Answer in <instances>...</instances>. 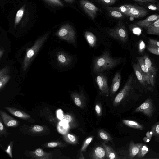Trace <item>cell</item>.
Returning a JSON list of instances; mask_svg holds the SVG:
<instances>
[{
    "label": "cell",
    "instance_id": "cell-30",
    "mask_svg": "<svg viewBox=\"0 0 159 159\" xmlns=\"http://www.w3.org/2000/svg\"><path fill=\"white\" fill-rule=\"evenodd\" d=\"M139 4L153 11H159V8L157 5H156L154 3L148 2H139Z\"/></svg>",
    "mask_w": 159,
    "mask_h": 159
},
{
    "label": "cell",
    "instance_id": "cell-9",
    "mask_svg": "<svg viewBox=\"0 0 159 159\" xmlns=\"http://www.w3.org/2000/svg\"><path fill=\"white\" fill-rule=\"evenodd\" d=\"M128 8L129 16L138 18L146 16L148 13V11L144 8L139 6L132 5H125Z\"/></svg>",
    "mask_w": 159,
    "mask_h": 159
},
{
    "label": "cell",
    "instance_id": "cell-13",
    "mask_svg": "<svg viewBox=\"0 0 159 159\" xmlns=\"http://www.w3.org/2000/svg\"><path fill=\"white\" fill-rule=\"evenodd\" d=\"M71 97L74 103L77 107L81 108L85 107L86 98L84 94L81 92H74L71 93Z\"/></svg>",
    "mask_w": 159,
    "mask_h": 159
},
{
    "label": "cell",
    "instance_id": "cell-35",
    "mask_svg": "<svg viewBox=\"0 0 159 159\" xmlns=\"http://www.w3.org/2000/svg\"><path fill=\"white\" fill-rule=\"evenodd\" d=\"M114 8L125 15L129 16V8L125 5H123L118 7H114Z\"/></svg>",
    "mask_w": 159,
    "mask_h": 159
},
{
    "label": "cell",
    "instance_id": "cell-6",
    "mask_svg": "<svg viewBox=\"0 0 159 159\" xmlns=\"http://www.w3.org/2000/svg\"><path fill=\"white\" fill-rule=\"evenodd\" d=\"M96 75L95 81L101 94L106 97H108L110 94V88L106 76L104 72L99 73Z\"/></svg>",
    "mask_w": 159,
    "mask_h": 159
},
{
    "label": "cell",
    "instance_id": "cell-41",
    "mask_svg": "<svg viewBox=\"0 0 159 159\" xmlns=\"http://www.w3.org/2000/svg\"><path fill=\"white\" fill-rule=\"evenodd\" d=\"M13 142L11 141L8 145L7 149L5 150V152L11 158H13L12 154V150L13 148Z\"/></svg>",
    "mask_w": 159,
    "mask_h": 159
},
{
    "label": "cell",
    "instance_id": "cell-38",
    "mask_svg": "<svg viewBox=\"0 0 159 159\" xmlns=\"http://www.w3.org/2000/svg\"><path fill=\"white\" fill-rule=\"evenodd\" d=\"M151 131L153 133V136L159 138V122L156 123L152 126Z\"/></svg>",
    "mask_w": 159,
    "mask_h": 159
},
{
    "label": "cell",
    "instance_id": "cell-37",
    "mask_svg": "<svg viewBox=\"0 0 159 159\" xmlns=\"http://www.w3.org/2000/svg\"><path fill=\"white\" fill-rule=\"evenodd\" d=\"M10 77L8 75H4L0 77V89H1L5 86L8 81Z\"/></svg>",
    "mask_w": 159,
    "mask_h": 159
},
{
    "label": "cell",
    "instance_id": "cell-10",
    "mask_svg": "<svg viewBox=\"0 0 159 159\" xmlns=\"http://www.w3.org/2000/svg\"><path fill=\"white\" fill-rule=\"evenodd\" d=\"M144 62L148 67L149 71L150 77V83L151 85L154 86L155 85V80L157 75V70L149 57L146 55L143 57Z\"/></svg>",
    "mask_w": 159,
    "mask_h": 159
},
{
    "label": "cell",
    "instance_id": "cell-7",
    "mask_svg": "<svg viewBox=\"0 0 159 159\" xmlns=\"http://www.w3.org/2000/svg\"><path fill=\"white\" fill-rule=\"evenodd\" d=\"M155 107L152 100L147 99L135 110L134 112H141L151 118L154 112Z\"/></svg>",
    "mask_w": 159,
    "mask_h": 159
},
{
    "label": "cell",
    "instance_id": "cell-19",
    "mask_svg": "<svg viewBox=\"0 0 159 159\" xmlns=\"http://www.w3.org/2000/svg\"><path fill=\"white\" fill-rule=\"evenodd\" d=\"M143 144L142 143H135L133 141H131L129 146L128 158L132 159L135 157Z\"/></svg>",
    "mask_w": 159,
    "mask_h": 159
},
{
    "label": "cell",
    "instance_id": "cell-8",
    "mask_svg": "<svg viewBox=\"0 0 159 159\" xmlns=\"http://www.w3.org/2000/svg\"><path fill=\"white\" fill-rule=\"evenodd\" d=\"M80 5L85 13L92 20H94L98 8L92 3L87 0H80Z\"/></svg>",
    "mask_w": 159,
    "mask_h": 159
},
{
    "label": "cell",
    "instance_id": "cell-49",
    "mask_svg": "<svg viewBox=\"0 0 159 159\" xmlns=\"http://www.w3.org/2000/svg\"><path fill=\"white\" fill-rule=\"evenodd\" d=\"M146 135L147 137L151 139L153 136V133L152 131H148L146 133Z\"/></svg>",
    "mask_w": 159,
    "mask_h": 159
},
{
    "label": "cell",
    "instance_id": "cell-22",
    "mask_svg": "<svg viewBox=\"0 0 159 159\" xmlns=\"http://www.w3.org/2000/svg\"><path fill=\"white\" fill-rule=\"evenodd\" d=\"M103 147L104 148L106 154V157L110 159L120 158L116 152L110 146L106 145L103 142L102 143Z\"/></svg>",
    "mask_w": 159,
    "mask_h": 159
},
{
    "label": "cell",
    "instance_id": "cell-28",
    "mask_svg": "<svg viewBox=\"0 0 159 159\" xmlns=\"http://www.w3.org/2000/svg\"><path fill=\"white\" fill-rule=\"evenodd\" d=\"M106 8L109 14L112 17L116 18H121L125 15L116 10L114 7H106Z\"/></svg>",
    "mask_w": 159,
    "mask_h": 159
},
{
    "label": "cell",
    "instance_id": "cell-2",
    "mask_svg": "<svg viewBox=\"0 0 159 159\" xmlns=\"http://www.w3.org/2000/svg\"><path fill=\"white\" fill-rule=\"evenodd\" d=\"M49 34V33H48L39 38L31 48L28 49L23 62V71H25L27 69L38 52L44 43L48 39Z\"/></svg>",
    "mask_w": 159,
    "mask_h": 159
},
{
    "label": "cell",
    "instance_id": "cell-54",
    "mask_svg": "<svg viewBox=\"0 0 159 159\" xmlns=\"http://www.w3.org/2000/svg\"><path fill=\"white\" fill-rule=\"evenodd\" d=\"M79 159H85V158L84 157V156L82 154V152H80V157L79 158Z\"/></svg>",
    "mask_w": 159,
    "mask_h": 159
},
{
    "label": "cell",
    "instance_id": "cell-46",
    "mask_svg": "<svg viewBox=\"0 0 159 159\" xmlns=\"http://www.w3.org/2000/svg\"><path fill=\"white\" fill-rule=\"evenodd\" d=\"M148 43L149 44L154 45L159 47V41L151 38H149Z\"/></svg>",
    "mask_w": 159,
    "mask_h": 159
},
{
    "label": "cell",
    "instance_id": "cell-21",
    "mask_svg": "<svg viewBox=\"0 0 159 159\" xmlns=\"http://www.w3.org/2000/svg\"><path fill=\"white\" fill-rule=\"evenodd\" d=\"M91 158L94 159H104L106 157L105 150L104 148L98 146L95 147L92 152Z\"/></svg>",
    "mask_w": 159,
    "mask_h": 159
},
{
    "label": "cell",
    "instance_id": "cell-29",
    "mask_svg": "<svg viewBox=\"0 0 159 159\" xmlns=\"http://www.w3.org/2000/svg\"><path fill=\"white\" fill-rule=\"evenodd\" d=\"M98 135L102 139L105 141H112V139L110 134L106 131L100 129L98 131Z\"/></svg>",
    "mask_w": 159,
    "mask_h": 159
},
{
    "label": "cell",
    "instance_id": "cell-42",
    "mask_svg": "<svg viewBox=\"0 0 159 159\" xmlns=\"http://www.w3.org/2000/svg\"><path fill=\"white\" fill-rule=\"evenodd\" d=\"M43 129L44 128L43 126L36 125L33 126L31 130L34 132L39 133L42 131Z\"/></svg>",
    "mask_w": 159,
    "mask_h": 159
},
{
    "label": "cell",
    "instance_id": "cell-14",
    "mask_svg": "<svg viewBox=\"0 0 159 159\" xmlns=\"http://www.w3.org/2000/svg\"><path fill=\"white\" fill-rule=\"evenodd\" d=\"M132 66L135 75L139 81L145 88H148V84L139 64L132 63Z\"/></svg>",
    "mask_w": 159,
    "mask_h": 159
},
{
    "label": "cell",
    "instance_id": "cell-12",
    "mask_svg": "<svg viewBox=\"0 0 159 159\" xmlns=\"http://www.w3.org/2000/svg\"><path fill=\"white\" fill-rule=\"evenodd\" d=\"M159 18V15L152 14L143 20L137 21L135 24L140 27L147 30Z\"/></svg>",
    "mask_w": 159,
    "mask_h": 159
},
{
    "label": "cell",
    "instance_id": "cell-47",
    "mask_svg": "<svg viewBox=\"0 0 159 159\" xmlns=\"http://www.w3.org/2000/svg\"><path fill=\"white\" fill-rule=\"evenodd\" d=\"M57 116L58 118L62 119L64 116L62 111L59 109L57 111Z\"/></svg>",
    "mask_w": 159,
    "mask_h": 159
},
{
    "label": "cell",
    "instance_id": "cell-3",
    "mask_svg": "<svg viewBox=\"0 0 159 159\" xmlns=\"http://www.w3.org/2000/svg\"><path fill=\"white\" fill-rule=\"evenodd\" d=\"M107 32L109 37L122 44H125L128 41V32L125 25L121 22L114 28L107 29Z\"/></svg>",
    "mask_w": 159,
    "mask_h": 159
},
{
    "label": "cell",
    "instance_id": "cell-45",
    "mask_svg": "<svg viewBox=\"0 0 159 159\" xmlns=\"http://www.w3.org/2000/svg\"><path fill=\"white\" fill-rule=\"evenodd\" d=\"M9 71V68L7 66L2 68L0 71V77L8 73Z\"/></svg>",
    "mask_w": 159,
    "mask_h": 159
},
{
    "label": "cell",
    "instance_id": "cell-5",
    "mask_svg": "<svg viewBox=\"0 0 159 159\" xmlns=\"http://www.w3.org/2000/svg\"><path fill=\"white\" fill-rule=\"evenodd\" d=\"M133 74H131L129 77L125 84L122 89L116 95L113 101L114 107L118 106L122 101L133 90Z\"/></svg>",
    "mask_w": 159,
    "mask_h": 159
},
{
    "label": "cell",
    "instance_id": "cell-18",
    "mask_svg": "<svg viewBox=\"0 0 159 159\" xmlns=\"http://www.w3.org/2000/svg\"><path fill=\"white\" fill-rule=\"evenodd\" d=\"M3 108L13 115L22 119L28 120L31 117L29 114L16 108L8 107H4Z\"/></svg>",
    "mask_w": 159,
    "mask_h": 159
},
{
    "label": "cell",
    "instance_id": "cell-39",
    "mask_svg": "<svg viewBox=\"0 0 159 159\" xmlns=\"http://www.w3.org/2000/svg\"><path fill=\"white\" fill-rule=\"evenodd\" d=\"M62 119L66 120L70 125H72L74 121V117L70 115L67 114L64 115Z\"/></svg>",
    "mask_w": 159,
    "mask_h": 159
},
{
    "label": "cell",
    "instance_id": "cell-36",
    "mask_svg": "<svg viewBox=\"0 0 159 159\" xmlns=\"http://www.w3.org/2000/svg\"><path fill=\"white\" fill-rule=\"evenodd\" d=\"M48 4L52 6L63 7V4L60 0H44Z\"/></svg>",
    "mask_w": 159,
    "mask_h": 159
},
{
    "label": "cell",
    "instance_id": "cell-52",
    "mask_svg": "<svg viewBox=\"0 0 159 159\" xmlns=\"http://www.w3.org/2000/svg\"><path fill=\"white\" fill-rule=\"evenodd\" d=\"M143 140L145 142H148L150 141L151 139L146 136L143 138Z\"/></svg>",
    "mask_w": 159,
    "mask_h": 159
},
{
    "label": "cell",
    "instance_id": "cell-43",
    "mask_svg": "<svg viewBox=\"0 0 159 159\" xmlns=\"http://www.w3.org/2000/svg\"><path fill=\"white\" fill-rule=\"evenodd\" d=\"M0 135L1 137L2 135L6 136L7 131L2 121L1 118H0Z\"/></svg>",
    "mask_w": 159,
    "mask_h": 159
},
{
    "label": "cell",
    "instance_id": "cell-27",
    "mask_svg": "<svg viewBox=\"0 0 159 159\" xmlns=\"http://www.w3.org/2000/svg\"><path fill=\"white\" fill-rule=\"evenodd\" d=\"M25 7L24 5L22 7L17 11L15 16L14 26L16 28V25L21 20L25 11Z\"/></svg>",
    "mask_w": 159,
    "mask_h": 159
},
{
    "label": "cell",
    "instance_id": "cell-53",
    "mask_svg": "<svg viewBox=\"0 0 159 159\" xmlns=\"http://www.w3.org/2000/svg\"><path fill=\"white\" fill-rule=\"evenodd\" d=\"M65 2H66L70 3H73L74 2V0H64Z\"/></svg>",
    "mask_w": 159,
    "mask_h": 159
},
{
    "label": "cell",
    "instance_id": "cell-34",
    "mask_svg": "<svg viewBox=\"0 0 159 159\" xmlns=\"http://www.w3.org/2000/svg\"><path fill=\"white\" fill-rule=\"evenodd\" d=\"M147 48L148 51L150 53L159 55V47L154 45L148 44Z\"/></svg>",
    "mask_w": 159,
    "mask_h": 159
},
{
    "label": "cell",
    "instance_id": "cell-31",
    "mask_svg": "<svg viewBox=\"0 0 159 159\" xmlns=\"http://www.w3.org/2000/svg\"><path fill=\"white\" fill-rule=\"evenodd\" d=\"M149 149L147 146L143 144L140 147L139 151L137 155L138 158H142L148 152Z\"/></svg>",
    "mask_w": 159,
    "mask_h": 159
},
{
    "label": "cell",
    "instance_id": "cell-16",
    "mask_svg": "<svg viewBox=\"0 0 159 159\" xmlns=\"http://www.w3.org/2000/svg\"><path fill=\"white\" fill-rule=\"evenodd\" d=\"M121 75L119 71L115 74L112 80V84L110 88L109 93L111 96L114 95L119 89L121 82Z\"/></svg>",
    "mask_w": 159,
    "mask_h": 159
},
{
    "label": "cell",
    "instance_id": "cell-50",
    "mask_svg": "<svg viewBox=\"0 0 159 159\" xmlns=\"http://www.w3.org/2000/svg\"><path fill=\"white\" fill-rule=\"evenodd\" d=\"M140 46H139V49L140 50L143 49L144 47H145L144 43L143 41H141Z\"/></svg>",
    "mask_w": 159,
    "mask_h": 159
},
{
    "label": "cell",
    "instance_id": "cell-40",
    "mask_svg": "<svg viewBox=\"0 0 159 159\" xmlns=\"http://www.w3.org/2000/svg\"><path fill=\"white\" fill-rule=\"evenodd\" d=\"M98 2L107 6L111 5L115 3L117 0H96Z\"/></svg>",
    "mask_w": 159,
    "mask_h": 159
},
{
    "label": "cell",
    "instance_id": "cell-51",
    "mask_svg": "<svg viewBox=\"0 0 159 159\" xmlns=\"http://www.w3.org/2000/svg\"><path fill=\"white\" fill-rule=\"evenodd\" d=\"M4 51V49L3 48H1V47L0 48V59H1L2 58V57L3 55Z\"/></svg>",
    "mask_w": 159,
    "mask_h": 159
},
{
    "label": "cell",
    "instance_id": "cell-44",
    "mask_svg": "<svg viewBox=\"0 0 159 159\" xmlns=\"http://www.w3.org/2000/svg\"><path fill=\"white\" fill-rule=\"evenodd\" d=\"M95 111L98 116H100L102 115V108L101 105L99 103L96 104L95 107Z\"/></svg>",
    "mask_w": 159,
    "mask_h": 159
},
{
    "label": "cell",
    "instance_id": "cell-23",
    "mask_svg": "<svg viewBox=\"0 0 159 159\" xmlns=\"http://www.w3.org/2000/svg\"><path fill=\"white\" fill-rule=\"evenodd\" d=\"M85 39L89 46L92 48L95 47L97 45V39L96 37L91 32L86 31L84 34Z\"/></svg>",
    "mask_w": 159,
    "mask_h": 159
},
{
    "label": "cell",
    "instance_id": "cell-26",
    "mask_svg": "<svg viewBox=\"0 0 159 159\" xmlns=\"http://www.w3.org/2000/svg\"><path fill=\"white\" fill-rule=\"evenodd\" d=\"M63 138L65 141L71 144H76L78 142L77 137L72 134H66L63 135Z\"/></svg>",
    "mask_w": 159,
    "mask_h": 159
},
{
    "label": "cell",
    "instance_id": "cell-20",
    "mask_svg": "<svg viewBox=\"0 0 159 159\" xmlns=\"http://www.w3.org/2000/svg\"><path fill=\"white\" fill-rule=\"evenodd\" d=\"M138 63L144 75L147 84L148 85L150 84V75L148 67L145 65L143 57H138L137 58Z\"/></svg>",
    "mask_w": 159,
    "mask_h": 159
},
{
    "label": "cell",
    "instance_id": "cell-4",
    "mask_svg": "<svg viewBox=\"0 0 159 159\" xmlns=\"http://www.w3.org/2000/svg\"><path fill=\"white\" fill-rule=\"evenodd\" d=\"M56 34L60 39L69 43L73 45H75L76 43L75 31L73 27L68 24L63 25L56 33Z\"/></svg>",
    "mask_w": 159,
    "mask_h": 159
},
{
    "label": "cell",
    "instance_id": "cell-48",
    "mask_svg": "<svg viewBox=\"0 0 159 159\" xmlns=\"http://www.w3.org/2000/svg\"><path fill=\"white\" fill-rule=\"evenodd\" d=\"M139 2H148L153 3H155L156 2L157 0H131Z\"/></svg>",
    "mask_w": 159,
    "mask_h": 159
},
{
    "label": "cell",
    "instance_id": "cell-33",
    "mask_svg": "<svg viewBox=\"0 0 159 159\" xmlns=\"http://www.w3.org/2000/svg\"><path fill=\"white\" fill-rule=\"evenodd\" d=\"M93 138V136H91L87 138L85 140L80 149L81 152H83L86 151L87 147L91 142Z\"/></svg>",
    "mask_w": 159,
    "mask_h": 159
},
{
    "label": "cell",
    "instance_id": "cell-25",
    "mask_svg": "<svg viewBox=\"0 0 159 159\" xmlns=\"http://www.w3.org/2000/svg\"><path fill=\"white\" fill-rule=\"evenodd\" d=\"M122 121L125 125L131 128L139 129L140 130H143L144 128L142 125L134 121L123 120Z\"/></svg>",
    "mask_w": 159,
    "mask_h": 159
},
{
    "label": "cell",
    "instance_id": "cell-32",
    "mask_svg": "<svg viewBox=\"0 0 159 159\" xmlns=\"http://www.w3.org/2000/svg\"><path fill=\"white\" fill-rule=\"evenodd\" d=\"M64 144L60 142H52L44 144V146L46 148H54L56 147H63L66 146Z\"/></svg>",
    "mask_w": 159,
    "mask_h": 159
},
{
    "label": "cell",
    "instance_id": "cell-55",
    "mask_svg": "<svg viewBox=\"0 0 159 159\" xmlns=\"http://www.w3.org/2000/svg\"><path fill=\"white\" fill-rule=\"evenodd\" d=\"M157 5H158V8H159V4H157Z\"/></svg>",
    "mask_w": 159,
    "mask_h": 159
},
{
    "label": "cell",
    "instance_id": "cell-1",
    "mask_svg": "<svg viewBox=\"0 0 159 159\" xmlns=\"http://www.w3.org/2000/svg\"><path fill=\"white\" fill-rule=\"evenodd\" d=\"M122 61L120 57H112L108 51L96 57L93 63V71L96 74L108 70L115 67Z\"/></svg>",
    "mask_w": 159,
    "mask_h": 159
},
{
    "label": "cell",
    "instance_id": "cell-17",
    "mask_svg": "<svg viewBox=\"0 0 159 159\" xmlns=\"http://www.w3.org/2000/svg\"><path fill=\"white\" fill-rule=\"evenodd\" d=\"M30 156L33 158L38 159H49L52 157V153L46 152L42 149L38 148L34 151H31Z\"/></svg>",
    "mask_w": 159,
    "mask_h": 159
},
{
    "label": "cell",
    "instance_id": "cell-11",
    "mask_svg": "<svg viewBox=\"0 0 159 159\" xmlns=\"http://www.w3.org/2000/svg\"><path fill=\"white\" fill-rule=\"evenodd\" d=\"M56 57L59 64L63 66H69L72 63L73 60L71 56L63 52H57Z\"/></svg>",
    "mask_w": 159,
    "mask_h": 159
},
{
    "label": "cell",
    "instance_id": "cell-15",
    "mask_svg": "<svg viewBox=\"0 0 159 159\" xmlns=\"http://www.w3.org/2000/svg\"><path fill=\"white\" fill-rule=\"evenodd\" d=\"M0 115L5 125L7 127H16L19 124V122L2 111H0Z\"/></svg>",
    "mask_w": 159,
    "mask_h": 159
},
{
    "label": "cell",
    "instance_id": "cell-24",
    "mask_svg": "<svg viewBox=\"0 0 159 159\" xmlns=\"http://www.w3.org/2000/svg\"><path fill=\"white\" fill-rule=\"evenodd\" d=\"M146 32L148 34L159 36V18L147 30Z\"/></svg>",
    "mask_w": 159,
    "mask_h": 159
}]
</instances>
